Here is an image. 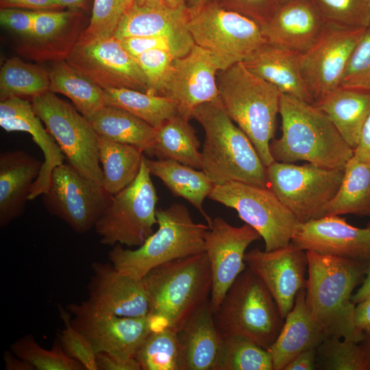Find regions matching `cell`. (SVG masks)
Returning <instances> with one entry per match:
<instances>
[{
	"mask_svg": "<svg viewBox=\"0 0 370 370\" xmlns=\"http://www.w3.org/2000/svg\"><path fill=\"white\" fill-rule=\"evenodd\" d=\"M366 29L328 27L314 46L299 54L301 74L314 103L340 86L349 57Z\"/></svg>",
	"mask_w": 370,
	"mask_h": 370,
	"instance_id": "cell-18",
	"label": "cell"
},
{
	"mask_svg": "<svg viewBox=\"0 0 370 370\" xmlns=\"http://www.w3.org/2000/svg\"><path fill=\"white\" fill-rule=\"evenodd\" d=\"M158 200L143 155L137 177L125 188L110 196L95 225L100 243L110 246H141L153 233V227L158 223Z\"/></svg>",
	"mask_w": 370,
	"mask_h": 370,
	"instance_id": "cell-9",
	"label": "cell"
},
{
	"mask_svg": "<svg viewBox=\"0 0 370 370\" xmlns=\"http://www.w3.org/2000/svg\"><path fill=\"white\" fill-rule=\"evenodd\" d=\"M214 320L223 338L243 336L267 350L284 322L272 295L248 267L227 291Z\"/></svg>",
	"mask_w": 370,
	"mask_h": 370,
	"instance_id": "cell-7",
	"label": "cell"
},
{
	"mask_svg": "<svg viewBox=\"0 0 370 370\" xmlns=\"http://www.w3.org/2000/svg\"><path fill=\"white\" fill-rule=\"evenodd\" d=\"M10 350L18 358L30 363L36 370H84V366L70 358L59 341L50 349L43 348L32 335L14 341Z\"/></svg>",
	"mask_w": 370,
	"mask_h": 370,
	"instance_id": "cell-43",
	"label": "cell"
},
{
	"mask_svg": "<svg viewBox=\"0 0 370 370\" xmlns=\"http://www.w3.org/2000/svg\"><path fill=\"white\" fill-rule=\"evenodd\" d=\"M290 1V0H281L282 3L285 2V1Z\"/></svg>",
	"mask_w": 370,
	"mask_h": 370,
	"instance_id": "cell-62",
	"label": "cell"
},
{
	"mask_svg": "<svg viewBox=\"0 0 370 370\" xmlns=\"http://www.w3.org/2000/svg\"><path fill=\"white\" fill-rule=\"evenodd\" d=\"M317 349H310L296 356L284 370H314L316 369Z\"/></svg>",
	"mask_w": 370,
	"mask_h": 370,
	"instance_id": "cell-54",
	"label": "cell"
},
{
	"mask_svg": "<svg viewBox=\"0 0 370 370\" xmlns=\"http://www.w3.org/2000/svg\"><path fill=\"white\" fill-rule=\"evenodd\" d=\"M138 3L169 10H185L186 0H134Z\"/></svg>",
	"mask_w": 370,
	"mask_h": 370,
	"instance_id": "cell-57",
	"label": "cell"
},
{
	"mask_svg": "<svg viewBox=\"0 0 370 370\" xmlns=\"http://www.w3.org/2000/svg\"><path fill=\"white\" fill-rule=\"evenodd\" d=\"M49 71L18 57L8 59L0 70L1 101L12 97H33L49 90Z\"/></svg>",
	"mask_w": 370,
	"mask_h": 370,
	"instance_id": "cell-38",
	"label": "cell"
},
{
	"mask_svg": "<svg viewBox=\"0 0 370 370\" xmlns=\"http://www.w3.org/2000/svg\"><path fill=\"white\" fill-rule=\"evenodd\" d=\"M151 175L158 177L175 197L187 200L202 214L209 227L212 220L206 212L203 203L214 184L201 169L171 160H151L144 156Z\"/></svg>",
	"mask_w": 370,
	"mask_h": 370,
	"instance_id": "cell-30",
	"label": "cell"
},
{
	"mask_svg": "<svg viewBox=\"0 0 370 370\" xmlns=\"http://www.w3.org/2000/svg\"><path fill=\"white\" fill-rule=\"evenodd\" d=\"M104 90L106 106L123 109L156 129L177 114L173 101L164 96L124 88H108Z\"/></svg>",
	"mask_w": 370,
	"mask_h": 370,
	"instance_id": "cell-37",
	"label": "cell"
},
{
	"mask_svg": "<svg viewBox=\"0 0 370 370\" xmlns=\"http://www.w3.org/2000/svg\"><path fill=\"white\" fill-rule=\"evenodd\" d=\"M180 370H218L223 338L215 323L210 300L177 330Z\"/></svg>",
	"mask_w": 370,
	"mask_h": 370,
	"instance_id": "cell-25",
	"label": "cell"
},
{
	"mask_svg": "<svg viewBox=\"0 0 370 370\" xmlns=\"http://www.w3.org/2000/svg\"><path fill=\"white\" fill-rule=\"evenodd\" d=\"M110 196L101 185L67 162L53 170L42 198L51 214L64 221L76 233L84 234L95 227Z\"/></svg>",
	"mask_w": 370,
	"mask_h": 370,
	"instance_id": "cell-13",
	"label": "cell"
},
{
	"mask_svg": "<svg viewBox=\"0 0 370 370\" xmlns=\"http://www.w3.org/2000/svg\"><path fill=\"white\" fill-rule=\"evenodd\" d=\"M354 156L370 165V114L362 127L358 145L354 149Z\"/></svg>",
	"mask_w": 370,
	"mask_h": 370,
	"instance_id": "cell-53",
	"label": "cell"
},
{
	"mask_svg": "<svg viewBox=\"0 0 370 370\" xmlns=\"http://www.w3.org/2000/svg\"><path fill=\"white\" fill-rule=\"evenodd\" d=\"M49 90L69 98L86 118L106 106L105 90L66 60L53 62Z\"/></svg>",
	"mask_w": 370,
	"mask_h": 370,
	"instance_id": "cell-34",
	"label": "cell"
},
{
	"mask_svg": "<svg viewBox=\"0 0 370 370\" xmlns=\"http://www.w3.org/2000/svg\"><path fill=\"white\" fill-rule=\"evenodd\" d=\"M84 30L79 14L75 12L36 11L32 32L21 38L16 49L34 61L65 60Z\"/></svg>",
	"mask_w": 370,
	"mask_h": 370,
	"instance_id": "cell-22",
	"label": "cell"
},
{
	"mask_svg": "<svg viewBox=\"0 0 370 370\" xmlns=\"http://www.w3.org/2000/svg\"><path fill=\"white\" fill-rule=\"evenodd\" d=\"M219 71L210 53L195 44L188 53L173 60L158 95L171 99L177 114L190 121L199 106L219 97L217 83Z\"/></svg>",
	"mask_w": 370,
	"mask_h": 370,
	"instance_id": "cell-16",
	"label": "cell"
},
{
	"mask_svg": "<svg viewBox=\"0 0 370 370\" xmlns=\"http://www.w3.org/2000/svg\"><path fill=\"white\" fill-rule=\"evenodd\" d=\"M31 103L68 163L102 186L98 134L88 119L50 90L32 97Z\"/></svg>",
	"mask_w": 370,
	"mask_h": 370,
	"instance_id": "cell-10",
	"label": "cell"
},
{
	"mask_svg": "<svg viewBox=\"0 0 370 370\" xmlns=\"http://www.w3.org/2000/svg\"><path fill=\"white\" fill-rule=\"evenodd\" d=\"M306 303L328 337L361 343L364 332L355 323L352 292L366 274L368 263L306 251Z\"/></svg>",
	"mask_w": 370,
	"mask_h": 370,
	"instance_id": "cell-1",
	"label": "cell"
},
{
	"mask_svg": "<svg viewBox=\"0 0 370 370\" xmlns=\"http://www.w3.org/2000/svg\"><path fill=\"white\" fill-rule=\"evenodd\" d=\"M208 197L234 209L262 238L265 251L290 244L300 223L268 187L230 182L214 185Z\"/></svg>",
	"mask_w": 370,
	"mask_h": 370,
	"instance_id": "cell-11",
	"label": "cell"
},
{
	"mask_svg": "<svg viewBox=\"0 0 370 370\" xmlns=\"http://www.w3.org/2000/svg\"><path fill=\"white\" fill-rule=\"evenodd\" d=\"M328 338L309 311L306 303L305 288L301 289L296 295L293 308L284 319L276 340L268 349L273 370H284L299 354L317 349Z\"/></svg>",
	"mask_w": 370,
	"mask_h": 370,
	"instance_id": "cell-27",
	"label": "cell"
},
{
	"mask_svg": "<svg viewBox=\"0 0 370 370\" xmlns=\"http://www.w3.org/2000/svg\"><path fill=\"white\" fill-rule=\"evenodd\" d=\"M3 360L6 370H36L30 363L16 356L11 350L4 352Z\"/></svg>",
	"mask_w": 370,
	"mask_h": 370,
	"instance_id": "cell-56",
	"label": "cell"
},
{
	"mask_svg": "<svg viewBox=\"0 0 370 370\" xmlns=\"http://www.w3.org/2000/svg\"><path fill=\"white\" fill-rule=\"evenodd\" d=\"M99 161L102 165L104 190L115 195L137 177L143 153L137 147L98 135Z\"/></svg>",
	"mask_w": 370,
	"mask_h": 370,
	"instance_id": "cell-35",
	"label": "cell"
},
{
	"mask_svg": "<svg viewBox=\"0 0 370 370\" xmlns=\"http://www.w3.org/2000/svg\"><path fill=\"white\" fill-rule=\"evenodd\" d=\"M328 28L310 0L282 3L271 19L260 26L267 43L299 54L314 46Z\"/></svg>",
	"mask_w": 370,
	"mask_h": 370,
	"instance_id": "cell-23",
	"label": "cell"
},
{
	"mask_svg": "<svg viewBox=\"0 0 370 370\" xmlns=\"http://www.w3.org/2000/svg\"><path fill=\"white\" fill-rule=\"evenodd\" d=\"M1 8L29 10H62L65 7L58 0H0Z\"/></svg>",
	"mask_w": 370,
	"mask_h": 370,
	"instance_id": "cell-51",
	"label": "cell"
},
{
	"mask_svg": "<svg viewBox=\"0 0 370 370\" xmlns=\"http://www.w3.org/2000/svg\"><path fill=\"white\" fill-rule=\"evenodd\" d=\"M344 170L273 161L267 166V175L269 188L304 223L323 217L341 186Z\"/></svg>",
	"mask_w": 370,
	"mask_h": 370,
	"instance_id": "cell-12",
	"label": "cell"
},
{
	"mask_svg": "<svg viewBox=\"0 0 370 370\" xmlns=\"http://www.w3.org/2000/svg\"><path fill=\"white\" fill-rule=\"evenodd\" d=\"M31 102L18 97H12L0 102V126L8 132L29 133L43 153L44 161L40 173L34 182L29 200L42 195L47 190L53 170L64 163L61 149L41 123Z\"/></svg>",
	"mask_w": 370,
	"mask_h": 370,
	"instance_id": "cell-24",
	"label": "cell"
},
{
	"mask_svg": "<svg viewBox=\"0 0 370 370\" xmlns=\"http://www.w3.org/2000/svg\"><path fill=\"white\" fill-rule=\"evenodd\" d=\"M158 228L135 249L120 244L109 251L110 262L118 270L142 279L154 267L177 258L205 252L209 226L195 223L188 208L173 204L156 210Z\"/></svg>",
	"mask_w": 370,
	"mask_h": 370,
	"instance_id": "cell-6",
	"label": "cell"
},
{
	"mask_svg": "<svg viewBox=\"0 0 370 370\" xmlns=\"http://www.w3.org/2000/svg\"><path fill=\"white\" fill-rule=\"evenodd\" d=\"M291 242L305 251L370 264V225L354 227L339 216L299 223Z\"/></svg>",
	"mask_w": 370,
	"mask_h": 370,
	"instance_id": "cell-20",
	"label": "cell"
},
{
	"mask_svg": "<svg viewBox=\"0 0 370 370\" xmlns=\"http://www.w3.org/2000/svg\"><path fill=\"white\" fill-rule=\"evenodd\" d=\"M199 147L196 132L189 121L176 114L156 129L153 145L146 154L201 169Z\"/></svg>",
	"mask_w": 370,
	"mask_h": 370,
	"instance_id": "cell-33",
	"label": "cell"
},
{
	"mask_svg": "<svg viewBox=\"0 0 370 370\" xmlns=\"http://www.w3.org/2000/svg\"><path fill=\"white\" fill-rule=\"evenodd\" d=\"M219 7L236 12L260 26L267 23L280 4L281 0H212Z\"/></svg>",
	"mask_w": 370,
	"mask_h": 370,
	"instance_id": "cell-49",
	"label": "cell"
},
{
	"mask_svg": "<svg viewBox=\"0 0 370 370\" xmlns=\"http://www.w3.org/2000/svg\"><path fill=\"white\" fill-rule=\"evenodd\" d=\"M208 1V0H186L187 8H191L197 7L206 3Z\"/></svg>",
	"mask_w": 370,
	"mask_h": 370,
	"instance_id": "cell-61",
	"label": "cell"
},
{
	"mask_svg": "<svg viewBox=\"0 0 370 370\" xmlns=\"http://www.w3.org/2000/svg\"><path fill=\"white\" fill-rule=\"evenodd\" d=\"M342 214L370 217V165L354 156L347 162L341 186L323 217Z\"/></svg>",
	"mask_w": 370,
	"mask_h": 370,
	"instance_id": "cell-36",
	"label": "cell"
},
{
	"mask_svg": "<svg viewBox=\"0 0 370 370\" xmlns=\"http://www.w3.org/2000/svg\"><path fill=\"white\" fill-rule=\"evenodd\" d=\"M355 323L361 332L370 330V297L356 304Z\"/></svg>",
	"mask_w": 370,
	"mask_h": 370,
	"instance_id": "cell-55",
	"label": "cell"
},
{
	"mask_svg": "<svg viewBox=\"0 0 370 370\" xmlns=\"http://www.w3.org/2000/svg\"><path fill=\"white\" fill-rule=\"evenodd\" d=\"M186 26L195 44L210 53L219 70L243 62L267 42L259 25L212 0L187 8Z\"/></svg>",
	"mask_w": 370,
	"mask_h": 370,
	"instance_id": "cell-8",
	"label": "cell"
},
{
	"mask_svg": "<svg viewBox=\"0 0 370 370\" xmlns=\"http://www.w3.org/2000/svg\"><path fill=\"white\" fill-rule=\"evenodd\" d=\"M260 238L258 232L247 223L235 227L221 217L212 220L205 236V252L211 269L210 304L214 314L230 287L247 267V248Z\"/></svg>",
	"mask_w": 370,
	"mask_h": 370,
	"instance_id": "cell-17",
	"label": "cell"
},
{
	"mask_svg": "<svg viewBox=\"0 0 370 370\" xmlns=\"http://www.w3.org/2000/svg\"><path fill=\"white\" fill-rule=\"evenodd\" d=\"M153 330H178L208 300L212 274L206 252L160 264L143 278Z\"/></svg>",
	"mask_w": 370,
	"mask_h": 370,
	"instance_id": "cell-4",
	"label": "cell"
},
{
	"mask_svg": "<svg viewBox=\"0 0 370 370\" xmlns=\"http://www.w3.org/2000/svg\"><path fill=\"white\" fill-rule=\"evenodd\" d=\"M192 119L203 127L201 170L214 185L240 182L269 188L267 167L255 147L218 99L199 106Z\"/></svg>",
	"mask_w": 370,
	"mask_h": 370,
	"instance_id": "cell-3",
	"label": "cell"
},
{
	"mask_svg": "<svg viewBox=\"0 0 370 370\" xmlns=\"http://www.w3.org/2000/svg\"><path fill=\"white\" fill-rule=\"evenodd\" d=\"M65 60L103 89L148 91L147 79L136 58L114 36L78 40Z\"/></svg>",
	"mask_w": 370,
	"mask_h": 370,
	"instance_id": "cell-14",
	"label": "cell"
},
{
	"mask_svg": "<svg viewBox=\"0 0 370 370\" xmlns=\"http://www.w3.org/2000/svg\"><path fill=\"white\" fill-rule=\"evenodd\" d=\"M135 359L141 370H180L177 330H151L140 346Z\"/></svg>",
	"mask_w": 370,
	"mask_h": 370,
	"instance_id": "cell-39",
	"label": "cell"
},
{
	"mask_svg": "<svg viewBox=\"0 0 370 370\" xmlns=\"http://www.w3.org/2000/svg\"><path fill=\"white\" fill-rule=\"evenodd\" d=\"M218 370H273L269 351L240 336L223 338Z\"/></svg>",
	"mask_w": 370,
	"mask_h": 370,
	"instance_id": "cell-40",
	"label": "cell"
},
{
	"mask_svg": "<svg viewBox=\"0 0 370 370\" xmlns=\"http://www.w3.org/2000/svg\"><path fill=\"white\" fill-rule=\"evenodd\" d=\"M330 28L366 29L370 25V0H310Z\"/></svg>",
	"mask_w": 370,
	"mask_h": 370,
	"instance_id": "cell-41",
	"label": "cell"
},
{
	"mask_svg": "<svg viewBox=\"0 0 370 370\" xmlns=\"http://www.w3.org/2000/svg\"><path fill=\"white\" fill-rule=\"evenodd\" d=\"M59 312L64 327L58 341L64 352L80 362L86 370H98L97 353L90 341L73 327L71 314L66 308L59 306Z\"/></svg>",
	"mask_w": 370,
	"mask_h": 370,
	"instance_id": "cell-46",
	"label": "cell"
},
{
	"mask_svg": "<svg viewBox=\"0 0 370 370\" xmlns=\"http://www.w3.org/2000/svg\"><path fill=\"white\" fill-rule=\"evenodd\" d=\"M316 369L321 370H368L362 344L330 337L317 348Z\"/></svg>",
	"mask_w": 370,
	"mask_h": 370,
	"instance_id": "cell-42",
	"label": "cell"
},
{
	"mask_svg": "<svg viewBox=\"0 0 370 370\" xmlns=\"http://www.w3.org/2000/svg\"><path fill=\"white\" fill-rule=\"evenodd\" d=\"M36 11L18 8H1V24L21 38L31 34Z\"/></svg>",
	"mask_w": 370,
	"mask_h": 370,
	"instance_id": "cell-50",
	"label": "cell"
},
{
	"mask_svg": "<svg viewBox=\"0 0 370 370\" xmlns=\"http://www.w3.org/2000/svg\"><path fill=\"white\" fill-rule=\"evenodd\" d=\"M91 270L86 300L90 306L119 317L148 314V299L142 279L118 270L111 262H95Z\"/></svg>",
	"mask_w": 370,
	"mask_h": 370,
	"instance_id": "cell-21",
	"label": "cell"
},
{
	"mask_svg": "<svg viewBox=\"0 0 370 370\" xmlns=\"http://www.w3.org/2000/svg\"><path fill=\"white\" fill-rule=\"evenodd\" d=\"M217 83L226 112L248 136L263 164L268 166L274 161L270 143L276 130L281 92L251 72L243 62L219 70Z\"/></svg>",
	"mask_w": 370,
	"mask_h": 370,
	"instance_id": "cell-5",
	"label": "cell"
},
{
	"mask_svg": "<svg viewBox=\"0 0 370 370\" xmlns=\"http://www.w3.org/2000/svg\"><path fill=\"white\" fill-rule=\"evenodd\" d=\"M42 162L21 150L0 153V226L21 216Z\"/></svg>",
	"mask_w": 370,
	"mask_h": 370,
	"instance_id": "cell-26",
	"label": "cell"
},
{
	"mask_svg": "<svg viewBox=\"0 0 370 370\" xmlns=\"http://www.w3.org/2000/svg\"><path fill=\"white\" fill-rule=\"evenodd\" d=\"M299 56L293 51L266 42L243 64L275 86L281 94L314 104L301 74Z\"/></svg>",
	"mask_w": 370,
	"mask_h": 370,
	"instance_id": "cell-28",
	"label": "cell"
},
{
	"mask_svg": "<svg viewBox=\"0 0 370 370\" xmlns=\"http://www.w3.org/2000/svg\"><path fill=\"white\" fill-rule=\"evenodd\" d=\"M98 370H141L136 359H125L108 353L97 354Z\"/></svg>",
	"mask_w": 370,
	"mask_h": 370,
	"instance_id": "cell-52",
	"label": "cell"
},
{
	"mask_svg": "<svg viewBox=\"0 0 370 370\" xmlns=\"http://www.w3.org/2000/svg\"><path fill=\"white\" fill-rule=\"evenodd\" d=\"M314 104L330 118L343 139L354 149L370 114V90L338 86Z\"/></svg>",
	"mask_w": 370,
	"mask_h": 370,
	"instance_id": "cell-29",
	"label": "cell"
},
{
	"mask_svg": "<svg viewBox=\"0 0 370 370\" xmlns=\"http://www.w3.org/2000/svg\"><path fill=\"white\" fill-rule=\"evenodd\" d=\"M362 342L367 357L368 370H370V330L364 332V339Z\"/></svg>",
	"mask_w": 370,
	"mask_h": 370,
	"instance_id": "cell-60",
	"label": "cell"
},
{
	"mask_svg": "<svg viewBox=\"0 0 370 370\" xmlns=\"http://www.w3.org/2000/svg\"><path fill=\"white\" fill-rule=\"evenodd\" d=\"M370 297V264H369L366 278L356 293L352 295V301L356 305Z\"/></svg>",
	"mask_w": 370,
	"mask_h": 370,
	"instance_id": "cell-58",
	"label": "cell"
},
{
	"mask_svg": "<svg viewBox=\"0 0 370 370\" xmlns=\"http://www.w3.org/2000/svg\"><path fill=\"white\" fill-rule=\"evenodd\" d=\"M135 58L148 83L147 93L158 95L162 80L172 62L177 57L167 51L154 49Z\"/></svg>",
	"mask_w": 370,
	"mask_h": 370,
	"instance_id": "cell-48",
	"label": "cell"
},
{
	"mask_svg": "<svg viewBox=\"0 0 370 370\" xmlns=\"http://www.w3.org/2000/svg\"><path fill=\"white\" fill-rule=\"evenodd\" d=\"M121 41L134 57L154 49L167 51L177 57H181L188 53L195 45L188 30L167 35L126 38Z\"/></svg>",
	"mask_w": 370,
	"mask_h": 370,
	"instance_id": "cell-45",
	"label": "cell"
},
{
	"mask_svg": "<svg viewBox=\"0 0 370 370\" xmlns=\"http://www.w3.org/2000/svg\"><path fill=\"white\" fill-rule=\"evenodd\" d=\"M245 262L264 283L284 319L297 293L306 287V251L292 242L271 251L256 247L246 252Z\"/></svg>",
	"mask_w": 370,
	"mask_h": 370,
	"instance_id": "cell-19",
	"label": "cell"
},
{
	"mask_svg": "<svg viewBox=\"0 0 370 370\" xmlns=\"http://www.w3.org/2000/svg\"><path fill=\"white\" fill-rule=\"evenodd\" d=\"M187 8L169 10L133 0L122 16L114 36L122 40L167 35L188 30L186 26Z\"/></svg>",
	"mask_w": 370,
	"mask_h": 370,
	"instance_id": "cell-31",
	"label": "cell"
},
{
	"mask_svg": "<svg viewBox=\"0 0 370 370\" xmlns=\"http://www.w3.org/2000/svg\"><path fill=\"white\" fill-rule=\"evenodd\" d=\"M65 8L73 10H84L86 7L87 0H58Z\"/></svg>",
	"mask_w": 370,
	"mask_h": 370,
	"instance_id": "cell-59",
	"label": "cell"
},
{
	"mask_svg": "<svg viewBox=\"0 0 370 370\" xmlns=\"http://www.w3.org/2000/svg\"><path fill=\"white\" fill-rule=\"evenodd\" d=\"M133 0H94L90 23L79 40L114 36L124 12Z\"/></svg>",
	"mask_w": 370,
	"mask_h": 370,
	"instance_id": "cell-44",
	"label": "cell"
},
{
	"mask_svg": "<svg viewBox=\"0 0 370 370\" xmlns=\"http://www.w3.org/2000/svg\"><path fill=\"white\" fill-rule=\"evenodd\" d=\"M279 114L282 135L273 139L270 152L274 161H306L319 166L344 170L354 149L330 118L314 104L281 94Z\"/></svg>",
	"mask_w": 370,
	"mask_h": 370,
	"instance_id": "cell-2",
	"label": "cell"
},
{
	"mask_svg": "<svg viewBox=\"0 0 370 370\" xmlns=\"http://www.w3.org/2000/svg\"><path fill=\"white\" fill-rule=\"evenodd\" d=\"M88 120L99 136L134 146L144 153L150 149L156 134V129L145 121L111 106H104Z\"/></svg>",
	"mask_w": 370,
	"mask_h": 370,
	"instance_id": "cell-32",
	"label": "cell"
},
{
	"mask_svg": "<svg viewBox=\"0 0 370 370\" xmlns=\"http://www.w3.org/2000/svg\"><path fill=\"white\" fill-rule=\"evenodd\" d=\"M66 308L71 314L73 327L90 341L97 354L135 359L140 346L153 330L148 315L119 317L97 310L86 301L71 303Z\"/></svg>",
	"mask_w": 370,
	"mask_h": 370,
	"instance_id": "cell-15",
	"label": "cell"
},
{
	"mask_svg": "<svg viewBox=\"0 0 370 370\" xmlns=\"http://www.w3.org/2000/svg\"><path fill=\"white\" fill-rule=\"evenodd\" d=\"M340 86L370 90V25L349 57Z\"/></svg>",
	"mask_w": 370,
	"mask_h": 370,
	"instance_id": "cell-47",
	"label": "cell"
}]
</instances>
